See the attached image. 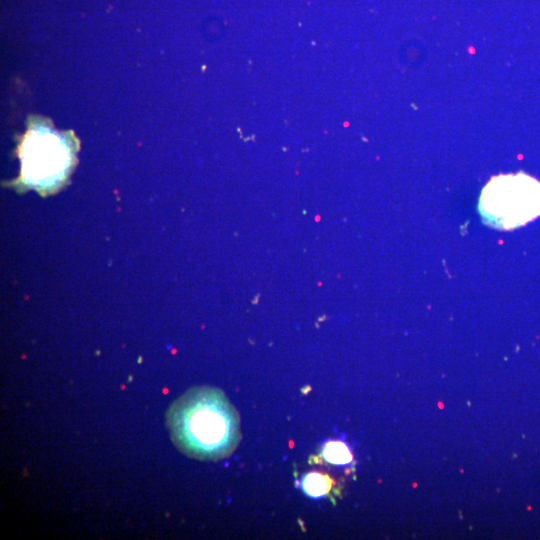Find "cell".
<instances>
[{
    "instance_id": "cell-5",
    "label": "cell",
    "mask_w": 540,
    "mask_h": 540,
    "mask_svg": "<svg viewBox=\"0 0 540 540\" xmlns=\"http://www.w3.org/2000/svg\"><path fill=\"white\" fill-rule=\"evenodd\" d=\"M321 455L327 463L333 465H348L353 461L350 447L341 440L325 442Z\"/></svg>"
},
{
    "instance_id": "cell-2",
    "label": "cell",
    "mask_w": 540,
    "mask_h": 540,
    "mask_svg": "<svg viewBox=\"0 0 540 540\" xmlns=\"http://www.w3.org/2000/svg\"><path fill=\"white\" fill-rule=\"evenodd\" d=\"M478 209L491 227L523 226L540 216V181L524 172L493 176L482 189Z\"/></svg>"
},
{
    "instance_id": "cell-3",
    "label": "cell",
    "mask_w": 540,
    "mask_h": 540,
    "mask_svg": "<svg viewBox=\"0 0 540 540\" xmlns=\"http://www.w3.org/2000/svg\"><path fill=\"white\" fill-rule=\"evenodd\" d=\"M20 180L40 192L60 187L74 162L68 140L45 126H35L23 138L19 147Z\"/></svg>"
},
{
    "instance_id": "cell-4",
    "label": "cell",
    "mask_w": 540,
    "mask_h": 540,
    "mask_svg": "<svg viewBox=\"0 0 540 540\" xmlns=\"http://www.w3.org/2000/svg\"><path fill=\"white\" fill-rule=\"evenodd\" d=\"M333 485L332 479L321 472H310L301 480L303 491L310 497L320 498L329 493Z\"/></svg>"
},
{
    "instance_id": "cell-1",
    "label": "cell",
    "mask_w": 540,
    "mask_h": 540,
    "mask_svg": "<svg viewBox=\"0 0 540 540\" xmlns=\"http://www.w3.org/2000/svg\"><path fill=\"white\" fill-rule=\"evenodd\" d=\"M167 426L182 453L203 461L228 457L241 439L238 412L221 390L210 386L194 387L175 400Z\"/></svg>"
}]
</instances>
